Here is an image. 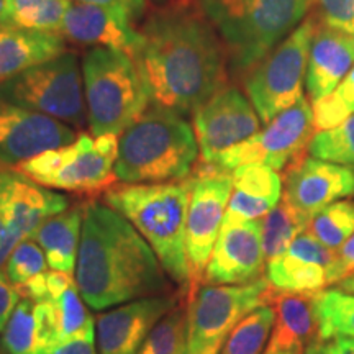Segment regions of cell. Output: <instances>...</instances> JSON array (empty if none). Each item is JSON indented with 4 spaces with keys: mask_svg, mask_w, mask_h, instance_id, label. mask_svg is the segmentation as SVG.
Here are the masks:
<instances>
[{
    "mask_svg": "<svg viewBox=\"0 0 354 354\" xmlns=\"http://www.w3.org/2000/svg\"><path fill=\"white\" fill-rule=\"evenodd\" d=\"M336 289L348 292V294H354V271L349 274V276L342 279V281L336 284Z\"/></svg>",
    "mask_w": 354,
    "mask_h": 354,
    "instance_id": "obj_43",
    "label": "cell"
},
{
    "mask_svg": "<svg viewBox=\"0 0 354 354\" xmlns=\"http://www.w3.org/2000/svg\"><path fill=\"white\" fill-rule=\"evenodd\" d=\"M13 174H15V169H8L7 166L0 165V269L6 268L13 248L20 241L26 240L15 228L10 212H8V192H10Z\"/></svg>",
    "mask_w": 354,
    "mask_h": 354,
    "instance_id": "obj_35",
    "label": "cell"
},
{
    "mask_svg": "<svg viewBox=\"0 0 354 354\" xmlns=\"http://www.w3.org/2000/svg\"><path fill=\"white\" fill-rule=\"evenodd\" d=\"M220 35L233 68L250 71L289 37L312 10V0H198Z\"/></svg>",
    "mask_w": 354,
    "mask_h": 354,
    "instance_id": "obj_5",
    "label": "cell"
},
{
    "mask_svg": "<svg viewBox=\"0 0 354 354\" xmlns=\"http://www.w3.org/2000/svg\"><path fill=\"white\" fill-rule=\"evenodd\" d=\"M74 2L91 3V6H99L110 8V10L122 13L128 19L135 21L143 15L146 8V0H74Z\"/></svg>",
    "mask_w": 354,
    "mask_h": 354,
    "instance_id": "obj_39",
    "label": "cell"
},
{
    "mask_svg": "<svg viewBox=\"0 0 354 354\" xmlns=\"http://www.w3.org/2000/svg\"><path fill=\"white\" fill-rule=\"evenodd\" d=\"M190 194L185 228L190 289L187 300L203 284L207 264L218 238L230 196L233 190L232 172L215 165H198L196 174L189 177Z\"/></svg>",
    "mask_w": 354,
    "mask_h": 354,
    "instance_id": "obj_12",
    "label": "cell"
},
{
    "mask_svg": "<svg viewBox=\"0 0 354 354\" xmlns=\"http://www.w3.org/2000/svg\"><path fill=\"white\" fill-rule=\"evenodd\" d=\"M274 294L268 277L238 286L202 284L187 300V348L221 346L243 318L271 305Z\"/></svg>",
    "mask_w": 354,
    "mask_h": 354,
    "instance_id": "obj_10",
    "label": "cell"
},
{
    "mask_svg": "<svg viewBox=\"0 0 354 354\" xmlns=\"http://www.w3.org/2000/svg\"><path fill=\"white\" fill-rule=\"evenodd\" d=\"M76 138L63 122L0 100V165L19 166Z\"/></svg>",
    "mask_w": 354,
    "mask_h": 354,
    "instance_id": "obj_15",
    "label": "cell"
},
{
    "mask_svg": "<svg viewBox=\"0 0 354 354\" xmlns=\"http://www.w3.org/2000/svg\"><path fill=\"white\" fill-rule=\"evenodd\" d=\"M354 196V171L346 166L305 158L286 171L284 197L310 220L339 198Z\"/></svg>",
    "mask_w": 354,
    "mask_h": 354,
    "instance_id": "obj_18",
    "label": "cell"
},
{
    "mask_svg": "<svg viewBox=\"0 0 354 354\" xmlns=\"http://www.w3.org/2000/svg\"><path fill=\"white\" fill-rule=\"evenodd\" d=\"M21 300V294L8 279L6 269H0V333L10 320L13 310Z\"/></svg>",
    "mask_w": 354,
    "mask_h": 354,
    "instance_id": "obj_38",
    "label": "cell"
},
{
    "mask_svg": "<svg viewBox=\"0 0 354 354\" xmlns=\"http://www.w3.org/2000/svg\"><path fill=\"white\" fill-rule=\"evenodd\" d=\"M305 354H323L322 353V343L318 342V343L313 344V346H310Z\"/></svg>",
    "mask_w": 354,
    "mask_h": 354,
    "instance_id": "obj_45",
    "label": "cell"
},
{
    "mask_svg": "<svg viewBox=\"0 0 354 354\" xmlns=\"http://www.w3.org/2000/svg\"><path fill=\"white\" fill-rule=\"evenodd\" d=\"M187 348V308L176 305L149 331L136 354H184Z\"/></svg>",
    "mask_w": 354,
    "mask_h": 354,
    "instance_id": "obj_32",
    "label": "cell"
},
{
    "mask_svg": "<svg viewBox=\"0 0 354 354\" xmlns=\"http://www.w3.org/2000/svg\"><path fill=\"white\" fill-rule=\"evenodd\" d=\"M21 297L33 300L35 304L46 305L55 344L86 331L95 330L94 318L87 312L86 300L71 274L48 271L35 279L20 290Z\"/></svg>",
    "mask_w": 354,
    "mask_h": 354,
    "instance_id": "obj_19",
    "label": "cell"
},
{
    "mask_svg": "<svg viewBox=\"0 0 354 354\" xmlns=\"http://www.w3.org/2000/svg\"><path fill=\"white\" fill-rule=\"evenodd\" d=\"M61 35L82 44H95L127 53L131 57L141 46V33L133 20L110 8L73 2L66 12Z\"/></svg>",
    "mask_w": 354,
    "mask_h": 354,
    "instance_id": "obj_20",
    "label": "cell"
},
{
    "mask_svg": "<svg viewBox=\"0 0 354 354\" xmlns=\"http://www.w3.org/2000/svg\"><path fill=\"white\" fill-rule=\"evenodd\" d=\"M259 128L261 118L250 99L236 87L223 86L194 112L201 162L214 165L221 153L251 138Z\"/></svg>",
    "mask_w": 354,
    "mask_h": 354,
    "instance_id": "obj_13",
    "label": "cell"
},
{
    "mask_svg": "<svg viewBox=\"0 0 354 354\" xmlns=\"http://www.w3.org/2000/svg\"><path fill=\"white\" fill-rule=\"evenodd\" d=\"M307 232L330 250L338 251L354 233V202L330 203L310 218Z\"/></svg>",
    "mask_w": 354,
    "mask_h": 354,
    "instance_id": "obj_30",
    "label": "cell"
},
{
    "mask_svg": "<svg viewBox=\"0 0 354 354\" xmlns=\"http://www.w3.org/2000/svg\"><path fill=\"white\" fill-rule=\"evenodd\" d=\"M167 274L148 241L112 207L84 203L74 279L94 310L169 292Z\"/></svg>",
    "mask_w": 354,
    "mask_h": 354,
    "instance_id": "obj_2",
    "label": "cell"
},
{
    "mask_svg": "<svg viewBox=\"0 0 354 354\" xmlns=\"http://www.w3.org/2000/svg\"><path fill=\"white\" fill-rule=\"evenodd\" d=\"M317 21L308 15L254 68L248 71L246 94L263 123L304 99L308 53Z\"/></svg>",
    "mask_w": 354,
    "mask_h": 354,
    "instance_id": "obj_9",
    "label": "cell"
},
{
    "mask_svg": "<svg viewBox=\"0 0 354 354\" xmlns=\"http://www.w3.org/2000/svg\"><path fill=\"white\" fill-rule=\"evenodd\" d=\"M308 221L307 216L282 197L281 202L261 218L266 264L284 253L292 241L307 230Z\"/></svg>",
    "mask_w": 354,
    "mask_h": 354,
    "instance_id": "obj_28",
    "label": "cell"
},
{
    "mask_svg": "<svg viewBox=\"0 0 354 354\" xmlns=\"http://www.w3.org/2000/svg\"><path fill=\"white\" fill-rule=\"evenodd\" d=\"M312 10L318 25L354 35V0H312Z\"/></svg>",
    "mask_w": 354,
    "mask_h": 354,
    "instance_id": "obj_36",
    "label": "cell"
},
{
    "mask_svg": "<svg viewBox=\"0 0 354 354\" xmlns=\"http://www.w3.org/2000/svg\"><path fill=\"white\" fill-rule=\"evenodd\" d=\"M140 33L133 61L153 107L192 113L225 86V46L202 10L165 8Z\"/></svg>",
    "mask_w": 354,
    "mask_h": 354,
    "instance_id": "obj_1",
    "label": "cell"
},
{
    "mask_svg": "<svg viewBox=\"0 0 354 354\" xmlns=\"http://www.w3.org/2000/svg\"><path fill=\"white\" fill-rule=\"evenodd\" d=\"M336 97V100L342 104V107L346 110V113L351 117L354 115V66L346 74V77L338 84V87L331 92Z\"/></svg>",
    "mask_w": 354,
    "mask_h": 354,
    "instance_id": "obj_41",
    "label": "cell"
},
{
    "mask_svg": "<svg viewBox=\"0 0 354 354\" xmlns=\"http://www.w3.org/2000/svg\"><path fill=\"white\" fill-rule=\"evenodd\" d=\"M266 271L261 220L223 221L203 284L238 286L258 281Z\"/></svg>",
    "mask_w": 354,
    "mask_h": 354,
    "instance_id": "obj_14",
    "label": "cell"
},
{
    "mask_svg": "<svg viewBox=\"0 0 354 354\" xmlns=\"http://www.w3.org/2000/svg\"><path fill=\"white\" fill-rule=\"evenodd\" d=\"M274 320L276 313L272 305L253 310L230 331L220 354H264L271 339Z\"/></svg>",
    "mask_w": 354,
    "mask_h": 354,
    "instance_id": "obj_29",
    "label": "cell"
},
{
    "mask_svg": "<svg viewBox=\"0 0 354 354\" xmlns=\"http://www.w3.org/2000/svg\"><path fill=\"white\" fill-rule=\"evenodd\" d=\"M183 292L151 295L123 304L97 318L99 354H136L156 323L167 315Z\"/></svg>",
    "mask_w": 354,
    "mask_h": 354,
    "instance_id": "obj_17",
    "label": "cell"
},
{
    "mask_svg": "<svg viewBox=\"0 0 354 354\" xmlns=\"http://www.w3.org/2000/svg\"><path fill=\"white\" fill-rule=\"evenodd\" d=\"M84 97L92 136H120L148 110L149 95L130 55L97 46L82 61Z\"/></svg>",
    "mask_w": 354,
    "mask_h": 354,
    "instance_id": "obj_6",
    "label": "cell"
},
{
    "mask_svg": "<svg viewBox=\"0 0 354 354\" xmlns=\"http://www.w3.org/2000/svg\"><path fill=\"white\" fill-rule=\"evenodd\" d=\"M264 354H300V353H294V351H279V353H264Z\"/></svg>",
    "mask_w": 354,
    "mask_h": 354,
    "instance_id": "obj_46",
    "label": "cell"
},
{
    "mask_svg": "<svg viewBox=\"0 0 354 354\" xmlns=\"http://www.w3.org/2000/svg\"><path fill=\"white\" fill-rule=\"evenodd\" d=\"M198 154L196 133L183 115L153 107L120 135L115 176L125 184L179 183Z\"/></svg>",
    "mask_w": 354,
    "mask_h": 354,
    "instance_id": "obj_4",
    "label": "cell"
},
{
    "mask_svg": "<svg viewBox=\"0 0 354 354\" xmlns=\"http://www.w3.org/2000/svg\"><path fill=\"white\" fill-rule=\"evenodd\" d=\"M0 100L74 127L86 125V97L77 57H53L0 84Z\"/></svg>",
    "mask_w": 354,
    "mask_h": 354,
    "instance_id": "obj_8",
    "label": "cell"
},
{
    "mask_svg": "<svg viewBox=\"0 0 354 354\" xmlns=\"http://www.w3.org/2000/svg\"><path fill=\"white\" fill-rule=\"evenodd\" d=\"M84 203L50 216L32 234L33 240L43 248L51 271H61L71 276L76 271Z\"/></svg>",
    "mask_w": 354,
    "mask_h": 354,
    "instance_id": "obj_25",
    "label": "cell"
},
{
    "mask_svg": "<svg viewBox=\"0 0 354 354\" xmlns=\"http://www.w3.org/2000/svg\"><path fill=\"white\" fill-rule=\"evenodd\" d=\"M63 35L0 24V84L24 71L64 55Z\"/></svg>",
    "mask_w": 354,
    "mask_h": 354,
    "instance_id": "obj_24",
    "label": "cell"
},
{
    "mask_svg": "<svg viewBox=\"0 0 354 354\" xmlns=\"http://www.w3.org/2000/svg\"><path fill=\"white\" fill-rule=\"evenodd\" d=\"M48 268L50 266H48V259L43 248L30 236L13 248L3 269H6L12 284L20 292L25 286L33 282L35 279L48 272Z\"/></svg>",
    "mask_w": 354,
    "mask_h": 354,
    "instance_id": "obj_34",
    "label": "cell"
},
{
    "mask_svg": "<svg viewBox=\"0 0 354 354\" xmlns=\"http://www.w3.org/2000/svg\"><path fill=\"white\" fill-rule=\"evenodd\" d=\"M318 325V342L354 338V294L339 289H325L313 294Z\"/></svg>",
    "mask_w": 354,
    "mask_h": 354,
    "instance_id": "obj_27",
    "label": "cell"
},
{
    "mask_svg": "<svg viewBox=\"0 0 354 354\" xmlns=\"http://www.w3.org/2000/svg\"><path fill=\"white\" fill-rule=\"evenodd\" d=\"M323 354H354V338H336L322 343Z\"/></svg>",
    "mask_w": 354,
    "mask_h": 354,
    "instance_id": "obj_42",
    "label": "cell"
},
{
    "mask_svg": "<svg viewBox=\"0 0 354 354\" xmlns=\"http://www.w3.org/2000/svg\"><path fill=\"white\" fill-rule=\"evenodd\" d=\"M69 6L71 0H7L0 24L33 32L59 33Z\"/></svg>",
    "mask_w": 354,
    "mask_h": 354,
    "instance_id": "obj_26",
    "label": "cell"
},
{
    "mask_svg": "<svg viewBox=\"0 0 354 354\" xmlns=\"http://www.w3.org/2000/svg\"><path fill=\"white\" fill-rule=\"evenodd\" d=\"M2 344L7 354H41L33 300L21 297L2 331Z\"/></svg>",
    "mask_w": 354,
    "mask_h": 354,
    "instance_id": "obj_31",
    "label": "cell"
},
{
    "mask_svg": "<svg viewBox=\"0 0 354 354\" xmlns=\"http://www.w3.org/2000/svg\"><path fill=\"white\" fill-rule=\"evenodd\" d=\"M43 354H97L95 330L71 336L64 342L46 349Z\"/></svg>",
    "mask_w": 354,
    "mask_h": 354,
    "instance_id": "obj_37",
    "label": "cell"
},
{
    "mask_svg": "<svg viewBox=\"0 0 354 354\" xmlns=\"http://www.w3.org/2000/svg\"><path fill=\"white\" fill-rule=\"evenodd\" d=\"M313 115L308 99H300L266 123V128L216 158L214 165L233 172L245 165H263L274 171H287L305 159L313 140Z\"/></svg>",
    "mask_w": 354,
    "mask_h": 354,
    "instance_id": "obj_11",
    "label": "cell"
},
{
    "mask_svg": "<svg viewBox=\"0 0 354 354\" xmlns=\"http://www.w3.org/2000/svg\"><path fill=\"white\" fill-rule=\"evenodd\" d=\"M271 305L276 320L266 353L294 351L305 354L310 346L318 343L313 295L276 290Z\"/></svg>",
    "mask_w": 354,
    "mask_h": 354,
    "instance_id": "obj_22",
    "label": "cell"
},
{
    "mask_svg": "<svg viewBox=\"0 0 354 354\" xmlns=\"http://www.w3.org/2000/svg\"><path fill=\"white\" fill-rule=\"evenodd\" d=\"M310 156L354 171V115L333 130L320 131L308 146Z\"/></svg>",
    "mask_w": 354,
    "mask_h": 354,
    "instance_id": "obj_33",
    "label": "cell"
},
{
    "mask_svg": "<svg viewBox=\"0 0 354 354\" xmlns=\"http://www.w3.org/2000/svg\"><path fill=\"white\" fill-rule=\"evenodd\" d=\"M353 66L354 35L317 24L305 76L308 100L315 102L333 92Z\"/></svg>",
    "mask_w": 354,
    "mask_h": 354,
    "instance_id": "obj_21",
    "label": "cell"
},
{
    "mask_svg": "<svg viewBox=\"0 0 354 354\" xmlns=\"http://www.w3.org/2000/svg\"><path fill=\"white\" fill-rule=\"evenodd\" d=\"M190 183L122 184L105 192V203L125 216L148 241L167 276L189 294L190 271L185 251Z\"/></svg>",
    "mask_w": 354,
    "mask_h": 354,
    "instance_id": "obj_3",
    "label": "cell"
},
{
    "mask_svg": "<svg viewBox=\"0 0 354 354\" xmlns=\"http://www.w3.org/2000/svg\"><path fill=\"white\" fill-rule=\"evenodd\" d=\"M354 271V233L349 240L338 250V261H336L335 268V277L336 284L342 279L349 276Z\"/></svg>",
    "mask_w": 354,
    "mask_h": 354,
    "instance_id": "obj_40",
    "label": "cell"
},
{
    "mask_svg": "<svg viewBox=\"0 0 354 354\" xmlns=\"http://www.w3.org/2000/svg\"><path fill=\"white\" fill-rule=\"evenodd\" d=\"M221 346H209V348H202V349H192V348H185L184 354H220Z\"/></svg>",
    "mask_w": 354,
    "mask_h": 354,
    "instance_id": "obj_44",
    "label": "cell"
},
{
    "mask_svg": "<svg viewBox=\"0 0 354 354\" xmlns=\"http://www.w3.org/2000/svg\"><path fill=\"white\" fill-rule=\"evenodd\" d=\"M6 2H7V0H0V17H2V12H3V7H6Z\"/></svg>",
    "mask_w": 354,
    "mask_h": 354,
    "instance_id": "obj_47",
    "label": "cell"
},
{
    "mask_svg": "<svg viewBox=\"0 0 354 354\" xmlns=\"http://www.w3.org/2000/svg\"><path fill=\"white\" fill-rule=\"evenodd\" d=\"M336 261L338 251L326 248L305 230L284 253L266 264V277L276 290L313 295L336 284Z\"/></svg>",
    "mask_w": 354,
    "mask_h": 354,
    "instance_id": "obj_16",
    "label": "cell"
},
{
    "mask_svg": "<svg viewBox=\"0 0 354 354\" xmlns=\"http://www.w3.org/2000/svg\"><path fill=\"white\" fill-rule=\"evenodd\" d=\"M118 140L117 135L81 133L71 145L38 154L15 166V169L48 189L88 196L107 192L117 183Z\"/></svg>",
    "mask_w": 354,
    "mask_h": 354,
    "instance_id": "obj_7",
    "label": "cell"
},
{
    "mask_svg": "<svg viewBox=\"0 0 354 354\" xmlns=\"http://www.w3.org/2000/svg\"><path fill=\"white\" fill-rule=\"evenodd\" d=\"M233 190L223 221L261 220L282 198V177L263 165H245L232 172Z\"/></svg>",
    "mask_w": 354,
    "mask_h": 354,
    "instance_id": "obj_23",
    "label": "cell"
}]
</instances>
